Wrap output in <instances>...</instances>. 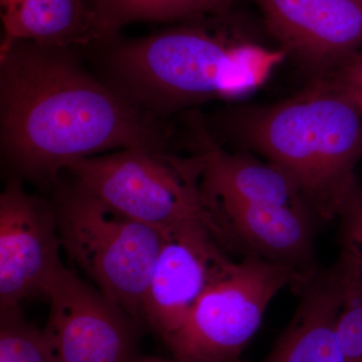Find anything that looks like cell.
Returning <instances> with one entry per match:
<instances>
[{"instance_id":"obj_1","label":"cell","mask_w":362,"mask_h":362,"mask_svg":"<svg viewBox=\"0 0 362 362\" xmlns=\"http://www.w3.org/2000/svg\"><path fill=\"white\" fill-rule=\"evenodd\" d=\"M84 59L30 42L0 52V151L14 177L54 185L73 162L105 152L173 151V118L131 101Z\"/></svg>"},{"instance_id":"obj_2","label":"cell","mask_w":362,"mask_h":362,"mask_svg":"<svg viewBox=\"0 0 362 362\" xmlns=\"http://www.w3.org/2000/svg\"><path fill=\"white\" fill-rule=\"evenodd\" d=\"M226 14L173 23L86 52L97 73L131 101L173 118L211 101H235L265 84L287 56L240 39Z\"/></svg>"},{"instance_id":"obj_3","label":"cell","mask_w":362,"mask_h":362,"mask_svg":"<svg viewBox=\"0 0 362 362\" xmlns=\"http://www.w3.org/2000/svg\"><path fill=\"white\" fill-rule=\"evenodd\" d=\"M216 123L281 169L317 218H341L362 197V111L323 78L280 103L228 111Z\"/></svg>"},{"instance_id":"obj_4","label":"cell","mask_w":362,"mask_h":362,"mask_svg":"<svg viewBox=\"0 0 362 362\" xmlns=\"http://www.w3.org/2000/svg\"><path fill=\"white\" fill-rule=\"evenodd\" d=\"M62 247L100 292L135 323L144 303L165 233L118 213L75 181L58 192Z\"/></svg>"},{"instance_id":"obj_5","label":"cell","mask_w":362,"mask_h":362,"mask_svg":"<svg viewBox=\"0 0 362 362\" xmlns=\"http://www.w3.org/2000/svg\"><path fill=\"white\" fill-rule=\"evenodd\" d=\"M204 153L190 157L150 148L117 150L66 166L73 181L118 213L166 233L211 218L202 199Z\"/></svg>"},{"instance_id":"obj_6","label":"cell","mask_w":362,"mask_h":362,"mask_svg":"<svg viewBox=\"0 0 362 362\" xmlns=\"http://www.w3.org/2000/svg\"><path fill=\"white\" fill-rule=\"evenodd\" d=\"M297 278L289 267L254 255L228 262L166 344L180 362L239 359L273 298Z\"/></svg>"},{"instance_id":"obj_7","label":"cell","mask_w":362,"mask_h":362,"mask_svg":"<svg viewBox=\"0 0 362 362\" xmlns=\"http://www.w3.org/2000/svg\"><path fill=\"white\" fill-rule=\"evenodd\" d=\"M11 177L0 194V315L45 298L63 266L56 207Z\"/></svg>"},{"instance_id":"obj_8","label":"cell","mask_w":362,"mask_h":362,"mask_svg":"<svg viewBox=\"0 0 362 362\" xmlns=\"http://www.w3.org/2000/svg\"><path fill=\"white\" fill-rule=\"evenodd\" d=\"M49 316L42 331L49 362H131L130 317L65 266L47 291Z\"/></svg>"},{"instance_id":"obj_9","label":"cell","mask_w":362,"mask_h":362,"mask_svg":"<svg viewBox=\"0 0 362 362\" xmlns=\"http://www.w3.org/2000/svg\"><path fill=\"white\" fill-rule=\"evenodd\" d=\"M214 233L211 218L187 221L165 233L144 303L145 321L164 341L230 262Z\"/></svg>"},{"instance_id":"obj_10","label":"cell","mask_w":362,"mask_h":362,"mask_svg":"<svg viewBox=\"0 0 362 362\" xmlns=\"http://www.w3.org/2000/svg\"><path fill=\"white\" fill-rule=\"evenodd\" d=\"M287 56L316 78L362 49V0H255Z\"/></svg>"},{"instance_id":"obj_11","label":"cell","mask_w":362,"mask_h":362,"mask_svg":"<svg viewBox=\"0 0 362 362\" xmlns=\"http://www.w3.org/2000/svg\"><path fill=\"white\" fill-rule=\"evenodd\" d=\"M206 207L218 233L225 230L246 247L249 255L289 267L297 274L296 282L318 271L314 259V214L307 207L238 201L216 202Z\"/></svg>"},{"instance_id":"obj_12","label":"cell","mask_w":362,"mask_h":362,"mask_svg":"<svg viewBox=\"0 0 362 362\" xmlns=\"http://www.w3.org/2000/svg\"><path fill=\"white\" fill-rule=\"evenodd\" d=\"M0 52L18 42L92 51L119 33L103 0H0Z\"/></svg>"},{"instance_id":"obj_13","label":"cell","mask_w":362,"mask_h":362,"mask_svg":"<svg viewBox=\"0 0 362 362\" xmlns=\"http://www.w3.org/2000/svg\"><path fill=\"white\" fill-rule=\"evenodd\" d=\"M300 302L291 322L263 362H346L337 333L341 283L337 267L294 286Z\"/></svg>"},{"instance_id":"obj_14","label":"cell","mask_w":362,"mask_h":362,"mask_svg":"<svg viewBox=\"0 0 362 362\" xmlns=\"http://www.w3.org/2000/svg\"><path fill=\"white\" fill-rule=\"evenodd\" d=\"M199 149L204 158L201 177L204 206L238 201L310 209L293 181L270 162L226 151L206 130L202 133Z\"/></svg>"},{"instance_id":"obj_15","label":"cell","mask_w":362,"mask_h":362,"mask_svg":"<svg viewBox=\"0 0 362 362\" xmlns=\"http://www.w3.org/2000/svg\"><path fill=\"white\" fill-rule=\"evenodd\" d=\"M117 32L134 23H178L228 13L237 0H103Z\"/></svg>"},{"instance_id":"obj_16","label":"cell","mask_w":362,"mask_h":362,"mask_svg":"<svg viewBox=\"0 0 362 362\" xmlns=\"http://www.w3.org/2000/svg\"><path fill=\"white\" fill-rule=\"evenodd\" d=\"M341 283L337 333L346 362H362V249L344 238L337 264Z\"/></svg>"},{"instance_id":"obj_17","label":"cell","mask_w":362,"mask_h":362,"mask_svg":"<svg viewBox=\"0 0 362 362\" xmlns=\"http://www.w3.org/2000/svg\"><path fill=\"white\" fill-rule=\"evenodd\" d=\"M0 362H49L42 331L21 313L0 315Z\"/></svg>"},{"instance_id":"obj_18","label":"cell","mask_w":362,"mask_h":362,"mask_svg":"<svg viewBox=\"0 0 362 362\" xmlns=\"http://www.w3.org/2000/svg\"><path fill=\"white\" fill-rule=\"evenodd\" d=\"M322 78L362 111V49Z\"/></svg>"},{"instance_id":"obj_19","label":"cell","mask_w":362,"mask_h":362,"mask_svg":"<svg viewBox=\"0 0 362 362\" xmlns=\"http://www.w3.org/2000/svg\"><path fill=\"white\" fill-rule=\"evenodd\" d=\"M344 238L356 243L362 249V197L341 216Z\"/></svg>"},{"instance_id":"obj_20","label":"cell","mask_w":362,"mask_h":362,"mask_svg":"<svg viewBox=\"0 0 362 362\" xmlns=\"http://www.w3.org/2000/svg\"><path fill=\"white\" fill-rule=\"evenodd\" d=\"M228 362H243V361H240V359H235V361H228Z\"/></svg>"}]
</instances>
